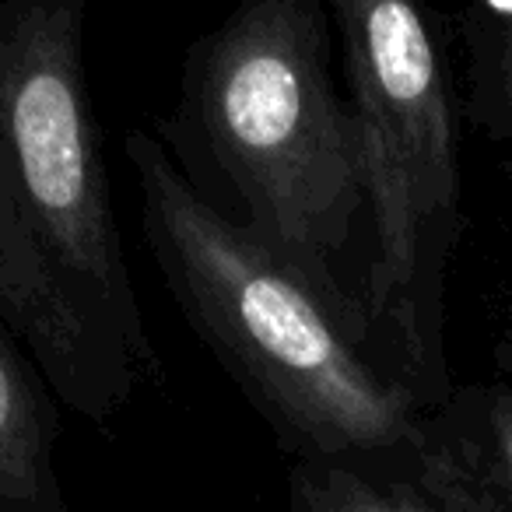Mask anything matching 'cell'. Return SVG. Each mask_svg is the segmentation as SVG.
Here are the masks:
<instances>
[{
    "mask_svg": "<svg viewBox=\"0 0 512 512\" xmlns=\"http://www.w3.org/2000/svg\"><path fill=\"white\" fill-rule=\"evenodd\" d=\"M88 0H0V327L109 425L158 379L85 67Z\"/></svg>",
    "mask_w": 512,
    "mask_h": 512,
    "instance_id": "6da1fadb",
    "label": "cell"
},
{
    "mask_svg": "<svg viewBox=\"0 0 512 512\" xmlns=\"http://www.w3.org/2000/svg\"><path fill=\"white\" fill-rule=\"evenodd\" d=\"M144 235L204 348L295 460L404 467L421 407L365 330L274 249L221 214L148 130H127Z\"/></svg>",
    "mask_w": 512,
    "mask_h": 512,
    "instance_id": "7a4b0ae2",
    "label": "cell"
},
{
    "mask_svg": "<svg viewBox=\"0 0 512 512\" xmlns=\"http://www.w3.org/2000/svg\"><path fill=\"white\" fill-rule=\"evenodd\" d=\"M330 25L327 0H235L186 50L162 144L200 165V179H218L228 190L221 214L369 341L362 295L344 278L369 193L355 113L330 71Z\"/></svg>",
    "mask_w": 512,
    "mask_h": 512,
    "instance_id": "3957f363",
    "label": "cell"
},
{
    "mask_svg": "<svg viewBox=\"0 0 512 512\" xmlns=\"http://www.w3.org/2000/svg\"><path fill=\"white\" fill-rule=\"evenodd\" d=\"M362 148L372 355L432 411L449 397L446 274L460 242V137L446 53L425 0H327Z\"/></svg>",
    "mask_w": 512,
    "mask_h": 512,
    "instance_id": "277c9868",
    "label": "cell"
},
{
    "mask_svg": "<svg viewBox=\"0 0 512 512\" xmlns=\"http://www.w3.org/2000/svg\"><path fill=\"white\" fill-rule=\"evenodd\" d=\"M404 474L439 512H512V386H453L421 414Z\"/></svg>",
    "mask_w": 512,
    "mask_h": 512,
    "instance_id": "5b68a950",
    "label": "cell"
},
{
    "mask_svg": "<svg viewBox=\"0 0 512 512\" xmlns=\"http://www.w3.org/2000/svg\"><path fill=\"white\" fill-rule=\"evenodd\" d=\"M57 439V397L0 327V512H67Z\"/></svg>",
    "mask_w": 512,
    "mask_h": 512,
    "instance_id": "8992f818",
    "label": "cell"
},
{
    "mask_svg": "<svg viewBox=\"0 0 512 512\" xmlns=\"http://www.w3.org/2000/svg\"><path fill=\"white\" fill-rule=\"evenodd\" d=\"M292 512H439L393 463L295 460L288 470Z\"/></svg>",
    "mask_w": 512,
    "mask_h": 512,
    "instance_id": "52a82bcc",
    "label": "cell"
},
{
    "mask_svg": "<svg viewBox=\"0 0 512 512\" xmlns=\"http://www.w3.org/2000/svg\"><path fill=\"white\" fill-rule=\"evenodd\" d=\"M467 116L488 141L512 144V8H488L467 25Z\"/></svg>",
    "mask_w": 512,
    "mask_h": 512,
    "instance_id": "ba28073f",
    "label": "cell"
},
{
    "mask_svg": "<svg viewBox=\"0 0 512 512\" xmlns=\"http://www.w3.org/2000/svg\"><path fill=\"white\" fill-rule=\"evenodd\" d=\"M495 365L505 376H512V302H509V320H505L502 337H498V344H495Z\"/></svg>",
    "mask_w": 512,
    "mask_h": 512,
    "instance_id": "9c48e42d",
    "label": "cell"
}]
</instances>
